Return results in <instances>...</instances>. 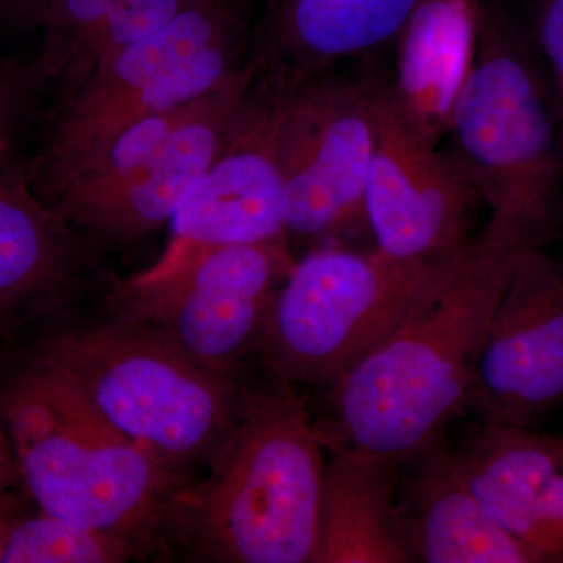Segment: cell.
<instances>
[{
	"mask_svg": "<svg viewBox=\"0 0 563 563\" xmlns=\"http://www.w3.org/2000/svg\"><path fill=\"white\" fill-rule=\"evenodd\" d=\"M525 250L483 233L380 343L332 385L322 442L412 462L468 407L492 314Z\"/></svg>",
	"mask_w": 563,
	"mask_h": 563,
	"instance_id": "obj_1",
	"label": "cell"
},
{
	"mask_svg": "<svg viewBox=\"0 0 563 563\" xmlns=\"http://www.w3.org/2000/svg\"><path fill=\"white\" fill-rule=\"evenodd\" d=\"M477 3L476 58L446 151L490 210L484 232L547 250L562 222L561 106L517 11L504 0Z\"/></svg>",
	"mask_w": 563,
	"mask_h": 563,
	"instance_id": "obj_2",
	"label": "cell"
},
{
	"mask_svg": "<svg viewBox=\"0 0 563 563\" xmlns=\"http://www.w3.org/2000/svg\"><path fill=\"white\" fill-rule=\"evenodd\" d=\"M295 385L246 396L209 479L176 490L166 521L203 561L317 563L325 461Z\"/></svg>",
	"mask_w": 563,
	"mask_h": 563,
	"instance_id": "obj_3",
	"label": "cell"
},
{
	"mask_svg": "<svg viewBox=\"0 0 563 563\" xmlns=\"http://www.w3.org/2000/svg\"><path fill=\"white\" fill-rule=\"evenodd\" d=\"M18 474L41 512L129 537L165 523L176 477L46 363L0 398Z\"/></svg>",
	"mask_w": 563,
	"mask_h": 563,
	"instance_id": "obj_4",
	"label": "cell"
},
{
	"mask_svg": "<svg viewBox=\"0 0 563 563\" xmlns=\"http://www.w3.org/2000/svg\"><path fill=\"white\" fill-rule=\"evenodd\" d=\"M38 362L65 374L117 431L174 477L213 457L247 396L232 373L192 361L158 333L117 317L62 333Z\"/></svg>",
	"mask_w": 563,
	"mask_h": 563,
	"instance_id": "obj_5",
	"label": "cell"
},
{
	"mask_svg": "<svg viewBox=\"0 0 563 563\" xmlns=\"http://www.w3.org/2000/svg\"><path fill=\"white\" fill-rule=\"evenodd\" d=\"M462 251L401 261L325 247L292 263L257 344L272 379L331 388L396 331Z\"/></svg>",
	"mask_w": 563,
	"mask_h": 563,
	"instance_id": "obj_6",
	"label": "cell"
},
{
	"mask_svg": "<svg viewBox=\"0 0 563 563\" xmlns=\"http://www.w3.org/2000/svg\"><path fill=\"white\" fill-rule=\"evenodd\" d=\"M292 263L284 240L218 247L161 279L121 282L110 313L158 333L192 361L232 373L261 342Z\"/></svg>",
	"mask_w": 563,
	"mask_h": 563,
	"instance_id": "obj_7",
	"label": "cell"
},
{
	"mask_svg": "<svg viewBox=\"0 0 563 563\" xmlns=\"http://www.w3.org/2000/svg\"><path fill=\"white\" fill-rule=\"evenodd\" d=\"M280 77L287 232L318 236L342 231L363 218L374 151L369 76L354 79L335 69L301 79Z\"/></svg>",
	"mask_w": 563,
	"mask_h": 563,
	"instance_id": "obj_8",
	"label": "cell"
},
{
	"mask_svg": "<svg viewBox=\"0 0 563 563\" xmlns=\"http://www.w3.org/2000/svg\"><path fill=\"white\" fill-rule=\"evenodd\" d=\"M280 98L282 77L261 65L220 154L174 213L162 257L133 277L161 279L207 251L284 240Z\"/></svg>",
	"mask_w": 563,
	"mask_h": 563,
	"instance_id": "obj_9",
	"label": "cell"
},
{
	"mask_svg": "<svg viewBox=\"0 0 563 563\" xmlns=\"http://www.w3.org/2000/svg\"><path fill=\"white\" fill-rule=\"evenodd\" d=\"M372 85L374 151L363 218L376 250L401 261L453 255L473 242L483 206L446 150L409 121L380 74Z\"/></svg>",
	"mask_w": 563,
	"mask_h": 563,
	"instance_id": "obj_10",
	"label": "cell"
},
{
	"mask_svg": "<svg viewBox=\"0 0 563 563\" xmlns=\"http://www.w3.org/2000/svg\"><path fill=\"white\" fill-rule=\"evenodd\" d=\"M563 401V258L518 255L485 331L468 407L492 424L529 428Z\"/></svg>",
	"mask_w": 563,
	"mask_h": 563,
	"instance_id": "obj_11",
	"label": "cell"
},
{
	"mask_svg": "<svg viewBox=\"0 0 563 563\" xmlns=\"http://www.w3.org/2000/svg\"><path fill=\"white\" fill-rule=\"evenodd\" d=\"M258 69L251 54L239 73L206 96L190 121L129 172L76 177L52 192L47 202L69 224L107 239H135L172 221L220 154Z\"/></svg>",
	"mask_w": 563,
	"mask_h": 563,
	"instance_id": "obj_12",
	"label": "cell"
},
{
	"mask_svg": "<svg viewBox=\"0 0 563 563\" xmlns=\"http://www.w3.org/2000/svg\"><path fill=\"white\" fill-rule=\"evenodd\" d=\"M242 35H250L244 0H199L158 31L103 58L63 101L49 146L31 166L35 190L60 179L118 107L199 52Z\"/></svg>",
	"mask_w": 563,
	"mask_h": 563,
	"instance_id": "obj_13",
	"label": "cell"
},
{
	"mask_svg": "<svg viewBox=\"0 0 563 563\" xmlns=\"http://www.w3.org/2000/svg\"><path fill=\"white\" fill-rule=\"evenodd\" d=\"M481 506L533 562H563V442L484 422L455 450Z\"/></svg>",
	"mask_w": 563,
	"mask_h": 563,
	"instance_id": "obj_14",
	"label": "cell"
},
{
	"mask_svg": "<svg viewBox=\"0 0 563 563\" xmlns=\"http://www.w3.org/2000/svg\"><path fill=\"white\" fill-rule=\"evenodd\" d=\"M422 0H266L252 52L290 79L390 49Z\"/></svg>",
	"mask_w": 563,
	"mask_h": 563,
	"instance_id": "obj_15",
	"label": "cell"
},
{
	"mask_svg": "<svg viewBox=\"0 0 563 563\" xmlns=\"http://www.w3.org/2000/svg\"><path fill=\"white\" fill-rule=\"evenodd\" d=\"M88 263L84 240L0 144V317L60 298Z\"/></svg>",
	"mask_w": 563,
	"mask_h": 563,
	"instance_id": "obj_16",
	"label": "cell"
},
{
	"mask_svg": "<svg viewBox=\"0 0 563 563\" xmlns=\"http://www.w3.org/2000/svg\"><path fill=\"white\" fill-rule=\"evenodd\" d=\"M398 499V518L412 562L531 563L523 544L487 514L443 439L420 457Z\"/></svg>",
	"mask_w": 563,
	"mask_h": 563,
	"instance_id": "obj_17",
	"label": "cell"
},
{
	"mask_svg": "<svg viewBox=\"0 0 563 563\" xmlns=\"http://www.w3.org/2000/svg\"><path fill=\"white\" fill-rule=\"evenodd\" d=\"M477 22V0H422L393 43L395 74H380L406 117L432 143L446 135L472 73Z\"/></svg>",
	"mask_w": 563,
	"mask_h": 563,
	"instance_id": "obj_18",
	"label": "cell"
},
{
	"mask_svg": "<svg viewBox=\"0 0 563 563\" xmlns=\"http://www.w3.org/2000/svg\"><path fill=\"white\" fill-rule=\"evenodd\" d=\"M399 465L333 448L322 479L317 563L412 562L398 518Z\"/></svg>",
	"mask_w": 563,
	"mask_h": 563,
	"instance_id": "obj_19",
	"label": "cell"
},
{
	"mask_svg": "<svg viewBox=\"0 0 563 563\" xmlns=\"http://www.w3.org/2000/svg\"><path fill=\"white\" fill-rule=\"evenodd\" d=\"M113 3L114 0H49L40 24L44 40L35 70L38 79H60L65 99L87 80L92 52Z\"/></svg>",
	"mask_w": 563,
	"mask_h": 563,
	"instance_id": "obj_20",
	"label": "cell"
},
{
	"mask_svg": "<svg viewBox=\"0 0 563 563\" xmlns=\"http://www.w3.org/2000/svg\"><path fill=\"white\" fill-rule=\"evenodd\" d=\"M135 553L129 537L41 512L20 518L2 563H118L131 561Z\"/></svg>",
	"mask_w": 563,
	"mask_h": 563,
	"instance_id": "obj_21",
	"label": "cell"
},
{
	"mask_svg": "<svg viewBox=\"0 0 563 563\" xmlns=\"http://www.w3.org/2000/svg\"><path fill=\"white\" fill-rule=\"evenodd\" d=\"M207 95L185 103V106L162 111V113L152 114V117L141 118V120L125 125L120 132L114 133L106 144H102L95 154L90 155L87 161L81 163L79 168L70 174L60 187L66 181L76 179V177H109L129 172L172 139L185 122L190 121L201 109Z\"/></svg>",
	"mask_w": 563,
	"mask_h": 563,
	"instance_id": "obj_22",
	"label": "cell"
},
{
	"mask_svg": "<svg viewBox=\"0 0 563 563\" xmlns=\"http://www.w3.org/2000/svg\"><path fill=\"white\" fill-rule=\"evenodd\" d=\"M196 2L199 0H114L109 21L92 52L91 70L113 52L158 31Z\"/></svg>",
	"mask_w": 563,
	"mask_h": 563,
	"instance_id": "obj_23",
	"label": "cell"
},
{
	"mask_svg": "<svg viewBox=\"0 0 563 563\" xmlns=\"http://www.w3.org/2000/svg\"><path fill=\"white\" fill-rule=\"evenodd\" d=\"M520 20L563 114V0H525Z\"/></svg>",
	"mask_w": 563,
	"mask_h": 563,
	"instance_id": "obj_24",
	"label": "cell"
},
{
	"mask_svg": "<svg viewBox=\"0 0 563 563\" xmlns=\"http://www.w3.org/2000/svg\"><path fill=\"white\" fill-rule=\"evenodd\" d=\"M36 79L35 66L22 65L16 58L0 60V144L13 143Z\"/></svg>",
	"mask_w": 563,
	"mask_h": 563,
	"instance_id": "obj_25",
	"label": "cell"
},
{
	"mask_svg": "<svg viewBox=\"0 0 563 563\" xmlns=\"http://www.w3.org/2000/svg\"><path fill=\"white\" fill-rule=\"evenodd\" d=\"M49 0H0V25L7 29L40 27Z\"/></svg>",
	"mask_w": 563,
	"mask_h": 563,
	"instance_id": "obj_26",
	"label": "cell"
},
{
	"mask_svg": "<svg viewBox=\"0 0 563 563\" xmlns=\"http://www.w3.org/2000/svg\"><path fill=\"white\" fill-rule=\"evenodd\" d=\"M16 477H20L16 459H14L13 448H11L3 422L0 420V496L9 493L10 485Z\"/></svg>",
	"mask_w": 563,
	"mask_h": 563,
	"instance_id": "obj_27",
	"label": "cell"
},
{
	"mask_svg": "<svg viewBox=\"0 0 563 563\" xmlns=\"http://www.w3.org/2000/svg\"><path fill=\"white\" fill-rule=\"evenodd\" d=\"M18 521H20V517L14 510L9 493H5V495L0 496V562H2L3 554H5L11 531H13Z\"/></svg>",
	"mask_w": 563,
	"mask_h": 563,
	"instance_id": "obj_28",
	"label": "cell"
}]
</instances>
